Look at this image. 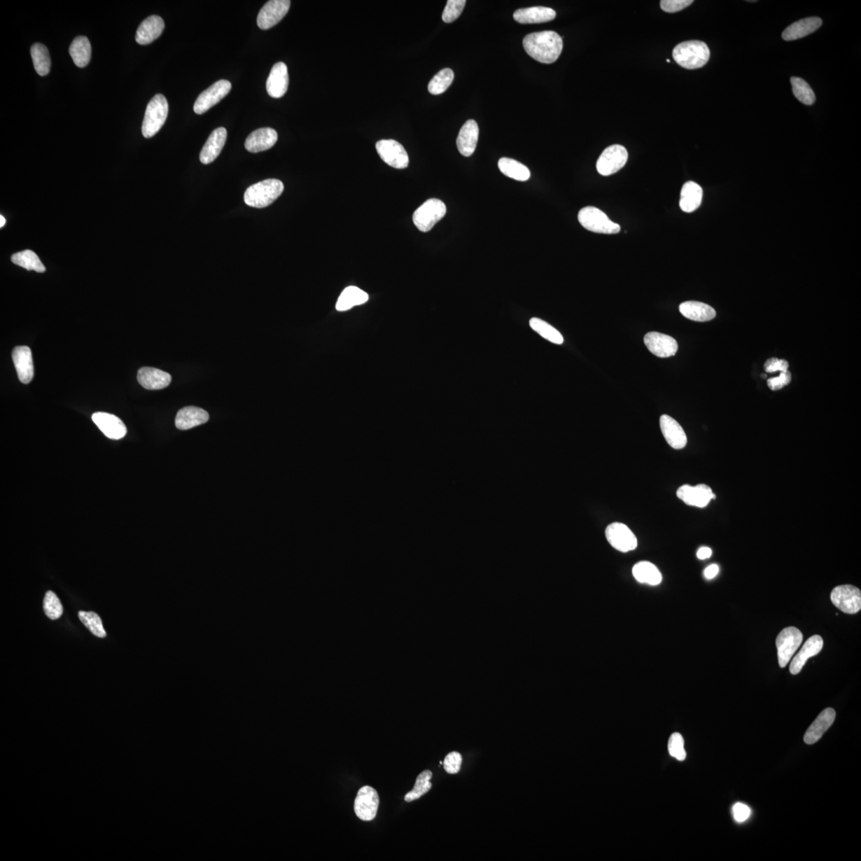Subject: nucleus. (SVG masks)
I'll return each instance as SVG.
<instances>
[{
	"label": "nucleus",
	"instance_id": "45",
	"mask_svg": "<svg viewBox=\"0 0 861 861\" xmlns=\"http://www.w3.org/2000/svg\"><path fill=\"white\" fill-rule=\"evenodd\" d=\"M465 5H466L465 0H449L447 2L443 15H442V20L447 22V24L454 22L463 13Z\"/></svg>",
	"mask_w": 861,
	"mask_h": 861
},
{
	"label": "nucleus",
	"instance_id": "52",
	"mask_svg": "<svg viewBox=\"0 0 861 861\" xmlns=\"http://www.w3.org/2000/svg\"><path fill=\"white\" fill-rule=\"evenodd\" d=\"M720 568L715 564L709 566L704 570V577L708 580L713 579L719 573Z\"/></svg>",
	"mask_w": 861,
	"mask_h": 861
},
{
	"label": "nucleus",
	"instance_id": "12",
	"mask_svg": "<svg viewBox=\"0 0 861 861\" xmlns=\"http://www.w3.org/2000/svg\"><path fill=\"white\" fill-rule=\"evenodd\" d=\"M232 84L227 80H219L201 93L194 104V111L203 114L209 111L229 94Z\"/></svg>",
	"mask_w": 861,
	"mask_h": 861
},
{
	"label": "nucleus",
	"instance_id": "34",
	"mask_svg": "<svg viewBox=\"0 0 861 861\" xmlns=\"http://www.w3.org/2000/svg\"><path fill=\"white\" fill-rule=\"evenodd\" d=\"M633 574L637 582L650 585H658L662 582V574L658 568L650 561H640L633 568Z\"/></svg>",
	"mask_w": 861,
	"mask_h": 861
},
{
	"label": "nucleus",
	"instance_id": "27",
	"mask_svg": "<svg viewBox=\"0 0 861 861\" xmlns=\"http://www.w3.org/2000/svg\"><path fill=\"white\" fill-rule=\"evenodd\" d=\"M209 420L208 412L198 407L189 406L177 412L175 424L178 429L185 430L201 426Z\"/></svg>",
	"mask_w": 861,
	"mask_h": 861
},
{
	"label": "nucleus",
	"instance_id": "19",
	"mask_svg": "<svg viewBox=\"0 0 861 861\" xmlns=\"http://www.w3.org/2000/svg\"><path fill=\"white\" fill-rule=\"evenodd\" d=\"M289 85L288 70L284 62L274 64L267 81V90L274 99H280L285 95Z\"/></svg>",
	"mask_w": 861,
	"mask_h": 861
},
{
	"label": "nucleus",
	"instance_id": "37",
	"mask_svg": "<svg viewBox=\"0 0 861 861\" xmlns=\"http://www.w3.org/2000/svg\"><path fill=\"white\" fill-rule=\"evenodd\" d=\"M34 69L40 76H46L50 72L51 62L47 47L41 43L34 44L31 49Z\"/></svg>",
	"mask_w": 861,
	"mask_h": 861
},
{
	"label": "nucleus",
	"instance_id": "36",
	"mask_svg": "<svg viewBox=\"0 0 861 861\" xmlns=\"http://www.w3.org/2000/svg\"><path fill=\"white\" fill-rule=\"evenodd\" d=\"M498 165L503 174L514 180L526 181L530 179L529 169L515 160L503 158L499 160Z\"/></svg>",
	"mask_w": 861,
	"mask_h": 861
},
{
	"label": "nucleus",
	"instance_id": "21",
	"mask_svg": "<svg viewBox=\"0 0 861 861\" xmlns=\"http://www.w3.org/2000/svg\"><path fill=\"white\" fill-rule=\"evenodd\" d=\"M479 135V126L475 120H469L463 125L456 141L458 150L463 156L468 158L475 153Z\"/></svg>",
	"mask_w": 861,
	"mask_h": 861
},
{
	"label": "nucleus",
	"instance_id": "1",
	"mask_svg": "<svg viewBox=\"0 0 861 861\" xmlns=\"http://www.w3.org/2000/svg\"><path fill=\"white\" fill-rule=\"evenodd\" d=\"M522 44L528 55L545 64H551L558 60L564 49L561 37L553 31L527 34Z\"/></svg>",
	"mask_w": 861,
	"mask_h": 861
},
{
	"label": "nucleus",
	"instance_id": "5",
	"mask_svg": "<svg viewBox=\"0 0 861 861\" xmlns=\"http://www.w3.org/2000/svg\"><path fill=\"white\" fill-rule=\"evenodd\" d=\"M578 220L588 231L600 234H617L621 226L612 222L601 210L595 206H585L578 214Z\"/></svg>",
	"mask_w": 861,
	"mask_h": 861
},
{
	"label": "nucleus",
	"instance_id": "39",
	"mask_svg": "<svg viewBox=\"0 0 861 861\" xmlns=\"http://www.w3.org/2000/svg\"><path fill=\"white\" fill-rule=\"evenodd\" d=\"M530 326L538 335H540L545 340L550 342L556 344H561L564 342V338L560 334V332L547 323V321L540 318H533L530 321Z\"/></svg>",
	"mask_w": 861,
	"mask_h": 861
},
{
	"label": "nucleus",
	"instance_id": "7",
	"mask_svg": "<svg viewBox=\"0 0 861 861\" xmlns=\"http://www.w3.org/2000/svg\"><path fill=\"white\" fill-rule=\"evenodd\" d=\"M803 635L795 627H788L780 631L776 640L778 663L785 668L802 645Z\"/></svg>",
	"mask_w": 861,
	"mask_h": 861
},
{
	"label": "nucleus",
	"instance_id": "11",
	"mask_svg": "<svg viewBox=\"0 0 861 861\" xmlns=\"http://www.w3.org/2000/svg\"><path fill=\"white\" fill-rule=\"evenodd\" d=\"M380 799L377 790L371 786L361 788L354 801V811L357 817L365 822H370L377 816Z\"/></svg>",
	"mask_w": 861,
	"mask_h": 861
},
{
	"label": "nucleus",
	"instance_id": "30",
	"mask_svg": "<svg viewBox=\"0 0 861 861\" xmlns=\"http://www.w3.org/2000/svg\"><path fill=\"white\" fill-rule=\"evenodd\" d=\"M822 25V20L818 17L803 19L786 28L783 33V38L785 41H793L816 31Z\"/></svg>",
	"mask_w": 861,
	"mask_h": 861
},
{
	"label": "nucleus",
	"instance_id": "51",
	"mask_svg": "<svg viewBox=\"0 0 861 861\" xmlns=\"http://www.w3.org/2000/svg\"><path fill=\"white\" fill-rule=\"evenodd\" d=\"M750 814L751 811L750 807L745 805V804L738 802L733 806L734 818L738 823H743L746 822V820L750 817Z\"/></svg>",
	"mask_w": 861,
	"mask_h": 861
},
{
	"label": "nucleus",
	"instance_id": "9",
	"mask_svg": "<svg viewBox=\"0 0 861 861\" xmlns=\"http://www.w3.org/2000/svg\"><path fill=\"white\" fill-rule=\"evenodd\" d=\"M830 598L836 608L847 614H855L861 610V592L852 584H844L832 589Z\"/></svg>",
	"mask_w": 861,
	"mask_h": 861
},
{
	"label": "nucleus",
	"instance_id": "4",
	"mask_svg": "<svg viewBox=\"0 0 861 861\" xmlns=\"http://www.w3.org/2000/svg\"><path fill=\"white\" fill-rule=\"evenodd\" d=\"M169 114L167 99L163 94L154 96L149 102L142 124V134L146 139L156 135L165 123Z\"/></svg>",
	"mask_w": 861,
	"mask_h": 861
},
{
	"label": "nucleus",
	"instance_id": "17",
	"mask_svg": "<svg viewBox=\"0 0 861 861\" xmlns=\"http://www.w3.org/2000/svg\"><path fill=\"white\" fill-rule=\"evenodd\" d=\"M92 420L108 438L120 440L125 438L127 433V429L122 420L110 413L95 412L92 416Z\"/></svg>",
	"mask_w": 861,
	"mask_h": 861
},
{
	"label": "nucleus",
	"instance_id": "40",
	"mask_svg": "<svg viewBox=\"0 0 861 861\" xmlns=\"http://www.w3.org/2000/svg\"><path fill=\"white\" fill-rule=\"evenodd\" d=\"M454 72L449 68H445L444 70L440 71L430 80L428 84L429 93L433 95L444 93L449 88L453 80H454Z\"/></svg>",
	"mask_w": 861,
	"mask_h": 861
},
{
	"label": "nucleus",
	"instance_id": "15",
	"mask_svg": "<svg viewBox=\"0 0 861 861\" xmlns=\"http://www.w3.org/2000/svg\"><path fill=\"white\" fill-rule=\"evenodd\" d=\"M676 495L688 506L699 508L707 507L711 499L716 498L711 488L706 484H699L694 486L688 484L682 485L677 490Z\"/></svg>",
	"mask_w": 861,
	"mask_h": 861
},
{
	"label": "nucleus",
	"instance_id": "53",
	"mask_svg": "<svg viewBox=\"0 0 861 861\" xmlns=\"http://www.w3.org/2000/svg\"><path fill=\"white\" fill-rule=\"evenodd\" d=\"M713 554V550L709 547H701L698 550L697 556L700 560H705L710 558Z\"/></svg>",
	"mask_w": 861,
	"mask_h": 861
},
{
	"label": "nucleus",
	"instance_id": "46",
	"mask_svg": "<svg viewBox=\"0 0 861 861\" xmlns=\"http://www.w3.org/2000/svg\"><path fill=\"white\" fill-rule=\"evenodd\" d=\"M668 752L670 755L677 760H685L687 754L685 749V740L680 733L671 734L668 741Z\"/></svg>",
	"mask_w": 861,
	"mask_h": 861
},
{
	"label": "nucleus",
	"instance_id": "10",
	"mask_svg": "<svg viewBox=\"0 0 861 861\" xmlns=\"http://www.w3.org/2000/svg\"><path fill=\"white\" fill-rule=\"evenodd\" d=\"M376 148L379 156L391 167L404 169L409 166V155L398 141L393 139L379 141Z\"/></svg>",
	"mask_w": 861,
	"mask_h": 861
},
{
	"label": "nucleus",
	"instance_id": "23",
	"mask_svg": "<svg viewBox=\"0 0 861 861\" xmlns=\"http://www.w3.org/2000/svg\"><path fill=\"white\" fill-rule=\"evenodd\" d=\"M227 137V132L225 128H217L212 132L208 141H206L202 150L200 152V162L204 164L214 162L219 157L223 146H225Z\"/></svg>",
	"mask_w": 861,
	"mask_h": 861
},
{
	"label": "nucleus",
	"instance_id": "26",
	"mask_svg": "<svg viewBox=\"0 0 861 861\" xmlns=\"http://www.w3.org/2000/svg\"><path fill=\"white\" fill-rule=\"evenodd\" d=\"M836 719V711L832 708H826L820 713L816 720L808 728L804 741L808 745L816 743L822 738L823 734L829 730Z\"/></svg>",
	"mask_w": 861,
	"mask_h": 861
},
{
	"label": "nucleus",
	"instance_id": "38",
	"mask_svg": "<svg viewBox=\"0 0 861 861\" xmlns=\"http://www.w3.org/2000/svg\"><path fill=\"white\" fill-rule=\"evenodd\" d=\"M11 261L16 264L17 266L24 267L28 270V271H34L38 273L46 272V268L41 260H39L38 256L30 250L14 254L11 256Z\"/></svg>",
	"mask_w": 861,
	"mask_h": 861
},
{
	"label": "nucleus",
	"instance_id": "50",
	"mask_svg": "<svg viewBox=\"0 0 861 861\" xmlns=\"http://www.w3.org/2000/svg\"><path fill=\"white\" fill-rule=\"evenodd\" d=\"M764 369L768 373L785 372L788 370L789 363L788 360L772 358L766 361Z\"/></svg>",
	"mask_w": 861,
	"mask_h": 861
},
{
	"label": "nucleus",
	"instance_id": "48",
	"mask_svg": "<svg viewBox=\"0 0 861 861\" xmlns=\"http://www.w3.org/2000/svg\"><path fill=\"white\" fill-rule=\"evenodd\" d=\"M443 764L447 773L456 774L461 771L462 756L456 751L451 752L446 756Z\"/></svg>",
	"mask_w": 861,
	"mask_h": 861
},
{
	"label": "nucleus",
	"instance_id": "3",
	"mask_svg": "<svg viewBox=\"0 0 861 861\" xmlns=\"http://www.w3.org/2000/svg\"><path fill=\"white\" fill-rule=\"evenodd\" d=\"M284 190L282 181L276 179L265 180L246 189L244 201L246 205L252 208H266L273 204L282 195Z\"/></svg>",
	"mask_w": 861,
	"mask_h": 861
},
{
	"label": "nucleus",
	"instance_id": "44",
	"mask_svg": "<svg viewBox=\"0 0 861 861\" xmlns=\"http://www.w3.org/2000/svg\"><path fill=\"white\" fill-rule=\"evenodd\" d=\"M43 610L46 616L53 621L60 618L62 615L63 608L61 601L52 591H48L45 595Z\"/></svg>",
	"mask_w": 861,
	"mask_h": 861
},
{
	"label": "nucleus",
	"instance_id": "41",
	"mask_svg": "<svg viewBox=\"0 0 861 861\" xmlns=\"http://www.w3.org/2000/svg\"><path fill=\"white\" fill-rule=\"evenodd\" d=\"M792 90L797 99L803 104L812 106L816 101V96L809 85L800 78L792 77L790 79Z\"/></svg>",
	"mask_w": 861,
	"mask_h": 861
},
{
	"label": "nucleus",
	"instance_id": "47",
	"mask_svg": "<svg viewBox=\"0 0 861 861\" xmlns=\"http://www.w3.org/2000/svg\"><path fill=\"white\" fill-rule=\"evenodd\" d=\"M693 4L692 0H662L660 8L668 13H678Z\"/></svg>",
	"mask_w": 861,
	"mask_h": 861
},
{
	"label": "nucleus",
	"instance_id": "16",
	"mask_svg": "<svg viewBox=\"0 0 861 861\" xmlns=\"http://www.w3.org/2000/svg\"><path fill=\"white\" fill-rule=\"evenodd\" d=\"M644 342L652 354L662 358L673 357L679 349L678 343L673 337L657 332H648Z\"/></svg>",
	"mask_w": 861,
	"mask_h": 861
},
{
	"label": "nucleus",
	"instance_id": "18",
	"mask_svg": "<svg viewBox=\"0 0 861 861\" xmlns=\"http://www.w3.org/2000/svg\"><path fill=\"white\" fill-rule=\"evenodd\" d=\"M660 428L668 444L676 450L685 449L687 438L680 424L668 415H663L659 420Z\"/></svg>",
	"mask_w": 861,
	"mask_h": 861
},
{
	"label": "nucleus",
	"instance_id": "28",
	"mask_svg": "<svg viewBox=\"0 0 861 861\" xmlns=\"http://www.w3.org/2000/svg\"><path fill=\"white\" fill-rule=\"evenodd\" d=\"M164 22L158 15H151L144 20L136 34V41L140 45L150 44L162 36Z\"/></svg>",
	"mask_w": 861,
	"mask_h": 861
},
{
	"label": "nucleus",
	"instance_id": "13",
	"mask_svg": "<svg viewBox=\"0 0 861 861\" xmlns=\"http://www.w3.org/2000/svg\"><path fill=\"white\" fill-rule=\"evenodd\" d=\"M606 536L612 547L622 553L634 550L638 544L634 533L621 522H613L608 525L606 530Z\"/></svg>",
	"mask_w": 861,
	"mask_h": 861
},
{
	"label": "nucleus",
	"instance_id": "43",
	"mask_svg": "<svg viewBox=\"0 0 861 861\" xmlns=\"http://www.w3.org/2000/svg\"><path fill=\"white\" fill-rule=\"evenodd\" d=\"M78 617L80 621L90 631L92 634L99 637V638H105L106 633L104 628H103L102 620L97 613L81 611L78 612Z\"/></svg>",
	"mask_w": 861,
	"mask_h": 861
},
{
	"label": "nucleus",
	"instance_id": "14",
	"mask_svg": "<svg viewBox=\"0 0 861 861\" xmlns=\"http://www.w3.org/2000/svg\"><path fill=\"white\" fill-rule=\"evenodd\" d=\"M290 0H271L263 6L257 18L258 27L268 30L279 24L288 13Z\"/></svg>",
	"mask_w": 861,
	"mask_h": 861
},
{
	"label": "nucleus",
	"instance_id": "24",
	"mask_svg": "<svg viewBox=\"0 0 861 861\" xmlns=\"http://www.w3.org/2000/svg\"><path fill=\"white\" fill-rule=\"evenodd\" d=\"M278 141L277 132L272 128L258 129L248 136L245 148L250 153H257L268 150Z\"/></svg>",
	"mask_w": 861,
	"mask_h": 861
},
{
	"label": "nucleus",
	"instance_id": "42",
	"mask_svg": "<svg viewBox=\"0 0 861 861\" xmlns=\"http://www.w3.org/2000/svg\"><path fill=\"white\" fill-rule=\"evenodd\" d=\"M432 777V771L428 770L419 774L416 780L414 788H413L412 791L409 792V793L405 795V801L407 802H411L420 799V797L428 793L433 786L432 783L430 782Z\"/></svg>",
	"mask_w": 861,
	"mask_h": 861
},
{
	"label": "nucleus",
	"instance_id": "22",
	"mask_svg": "<svg viewBox=\"0 0 861 861\" xmlns=\"http://www.w3.org/2000/svg\"><path fill=\"white\" fill-rule=\"evenodd\" d=\"M13 360L19 380L22 384L30 383L34 373L31 349L25 346L15 347L13 351Z\"/></svg>",
	"mask_w": 861,
	"mask_h": 861
},
{
	"label": "nucleus",
	"instance_id": "49",
	"mask_svg": "<svg viewBox=\"0 0 861 861\" xmlns=\"http://www.w3.org/2000/svg\"><path fill=\"white\" fill-rule=\"evenodd\" d=\"M792 375L789 370L780 372L778 377L768 379L767 386L772 391L782 389L790 383Z\"/></svg>",
	"mask_w": 861,
	"mask_h": 861
},
{
	"label": "nucleus",
	"instance_id": "31",
	"mask_svg": "<svg viewBox=\"0 0 861 861\" xmlns=\"http://www.w3.org/2000/svg\"><path fill=\"white\" fill-rule=\"evenodd\" d=\"M703 200V189L697 183L688 181L682 188L680 206L682 211L691 214L699 208Z\"/></svg>",
	"mask_w": 861,
	"mask_h": 861
},
{
	"label": "nucleus",
	"instance_id": "33",
	"mask_svg": "<svg viewBox=\"0 0 861 861\" xmlns=\"http://www.w3.org/2000/svg\"><path fill=\"white\" fill-rule=\"evenodd\" d=\"M369 300V295L357 286H349L344 289L336 304L338 312H346L355 306L363 305Z\"/></svg>",
	"mask_w": 861,
	"mask_h": 861
},
{
	"label": "nucleus",
	"instance_id": "25",
	"mask_svg": "<svg viewBox=\"0 0 861 861\" xmlns=\"http://www.w3.org/2000/svg\"><path fill=\"white\" fill-rule=\"evenodd\" d=\"M137 381L148 390H160L167 388L172 377L169 373L152 367H143L137 372Z\"/></svg>",
	"mask_w": 861,
	"mask_h": 861
},
{
	"label": "nucleus",
	"instance_id": "35",
	"mask_svg": "<svg viewBox=\"0 0 861 861\" xmlns=\"http://www.w3.org/2000/svg\"><path fill=\"white\" fill-rule=\"evenodd\" d=\"M69 51L77 66L83 68L89 64L91 59V45L88 38L78 36L74 38Z\"/></svg>",
	"mask_w": 861,
	"mask_h": 861
},
{
	"label": "nucleus",
	"instance_id": "20",
	"mask_svg": "<svg viewBox=\"0 0 861 861\" xmlns=\"http://www.w3.org/2000/svg\"><path fill=\"white\" fill-rule=\"evenodd\" d=\"M823 645L822 637L819 635H814L808 638L801 648L800 652L792 660L790 666V673L792 675L799 674L807 660L817 656L822 650Z\"/></svg>",
	"mask_w": 861,
	"mask_h": 861
},
{
	"label": "nucleus",
	"instance_id": "32",
	"mask_svg": "<svg viewBox=\"0 0 861 861\" xmlns=\"http://www.w3.org/2000/svg\"><path fill=\"white\" fill-rule=\"evenodd\" d=\"M680 312L687 319L696 321H708L715 318V309L699 302L689 301L682 302L680 306Z\"/></svg>",
	"mask_w": 861,
	"mask_h": 861
},
{
	"label": "nucleus",
	"instance_id": "54",
	"mask_svg": "<svg viewBox=\"0 0 861 861\" xmlns=\"http://www.w3.org/2000/svg\"><path fill=\"white\" fill-rule=\"evenodd\" d=\"M6 220L3 216H0V227H3L5 225Z\"/></svg>",
	"mask_w": 861,
	"mask_h": 861
},
{
	"label": "nucleus",
	"instance_id": "8",
	"mask_svg": "<svg viewBox=\"0 0 861 861\" xmlns=\"http://www.w3.org/2000/svg\"><path fill=\"white\" fill-rule=\"evenodd\" d=\"M629 159L627 149L621 145H612L605 149L596 162V170L599 174L608 176L616 174L626 164Z\"/></svg>",
	"mask_w": 861,
	"mask_h": 861
},
{
	"label": "nucleus",
	"instance_id": "2",
	"mask_svg": "<svg viewBox=\"0 0 861 861\" xmlns=\"http://www.w3.org/2000/svg\"><path fill=\"white\" fill-rule=\"evenodd\" d=\"M708 45L698 40L682 42L673 50V59L682 68L696 70L707 64L710 59Z\"/></svg>",
	"mask_w": 861,
	"mask_h": 861
},
{
	"label": "nucleus",
	"instance_id": "6",
	"mask_svg": "<svg viewBox=\"0 0 861 861\" xmlns=\"http://www.w3.org/2000/svg\"><path fill=\"white\" fill-rule=\"evenodd\" d=\"M446 205L438 199H430L418 208L412 216L413 223L422 232L432 230L446 215Z\"/></svg>",
	"mask_w": 861,
	"mask_h": 861
},
{
	"label": "nucleus",
	"instance_id": "29",
	"mask_svg": "<svg viewBox=\"0 0 861 861\" xmlns=\"http://www.w3.org/2000/svg\"><path fill=\"white\" fill-rule=\"evenodd\" d=\"M556 15V11L552 8L533 7L517 10L514 19L522 24H542L554 20Z\"/></svg>",
	"mask_w": 861,
	"mask_h": 861
}]
</instances>
